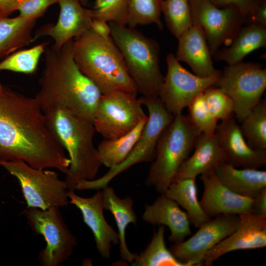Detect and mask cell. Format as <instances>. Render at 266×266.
I'll return each instance as SVG.
<instances>
[{
  "instance_id": "6da1fadb",
  "label": "cell",
  "mask_w": 266,
  "mask_h": 266,
  "mask_svg": "<svg viewBox=\"0 0 266 266\" xmlns=\"http://www.w3.org/2000/svg\"><path fill=\"white\" fill-rule=\"evenodd\" d=\"M50 130L34 98L2 87L0 92V160L22 161L66 174L70 160Z\"/></svg>"
},
{
  "instance_id": "7a4b0ae2",
  "label": "cell",
  "mask_w": 266,
  "mask_h": 266,
  "mask_svg": "<svg viewBox=\"0 0 266 266\" xmlns=\"http://www.w3.org/2000/svg\"><path fill=\"white\" fill-rule=\"evenodd\" d=\"M72 42L73 39L60 48L45 49L39 88L34 98L43 112L62 108L93 122L102 94L77 66Z\"/></svg>"
},
{
  "instance_id": "3957f363",
  "label": "cell",
  "mask_w": 266,
  "mask_h": 266,
  "mask_svg": "<svg viewBox=\"0 0 266 266\" xmlns=\"http://www.w3.org/2000/svg\"><path fill=\"white\" fill-rule=\"evenodd\" d=\"M43 112L50 130L70 160L65 180L68 190H75L81 181L95 179L101 164L94 144L93 122L62 108Z\"/></svg>"
},
{
  "instance_id": "277c9868",
  "label": "cell",
  "mask_w": 266,
  "mask_h": 266,
  "mask_svg": "<svg viewBox=\"0 0 266 266\" xmlns=\"http://www.w3.org/2000/svg\"><path fill=\"white\" fill-rule=\"evenodd\" d=\"M72 51L79 69L102 95L123 91L137 95L136 87L111 36L102 37L90 29L73 39Z\"/></svg>"
},
{
  "instance_id": "5b68a950",
  "label": "cell",
  "mask_w": 266,
  "mask_h": 266,
  "mask_svg": "<svg viewBox=\"0 0 266 266\" xmlns=\"http://www.w3.org/2000/svg\"><path fill=\"white\" fill-rule=\"evenodd\" d=\"M110 36L120 51L138 93L158 98L164 81L159 65L160 47L154 39L134 28L108 22Z\"/></svg>"
},
{
  "instance_id": "8992f818",
  "label": "cell",
  "mask_w": 266,
  "mask_h": 266,
  "mask_svg": "<svg viewBox=\"0 0 266 266\" xmlns=\"http://www.w3.org/2000/svg\"><path fill=\"white\" fill-rule=\"evenodd\" d=\"M201 133L189 116L182 113L174 116L158 141L155 157L145 180L146 186L163 194Z\"/></svg>"
},
{
  "instance_id": "52a82bcc",
  "label": "cell",
  "mask_w": 266,
  "mask_h": 266,
  "mask_svg": "<svg viewBox=\"0 0 266 266\" xmlns=\"http://www.w3.org/2000/svg\"><path fill=\"white\" fill-rule=\"evenodd\" d=\"M139 100L146 107L148 117L139 138L127 158L118 166L110 168L102 176L96 179L80 181L76 186V190L102 189L116 176L132 166L153 161L158 141L174 116L167 110L159 97H141Z\"/></svg>"
},
{
  "instance_id": "ba28073f",
  "label": "cell",
  "mask_w": 266,
  "mask_h": 266,
  "mask_svg": "<svg viewBox=\"0 0 266 266\" xmlns=\"http://www.w3.org/2000/svg\"><path fill=\"white\" fill-rule=\"evenodd\" d=\"M0 166L18 180L27 207L47 210L69 203L66 182L55 171L34 168L19 160H0Z\"/></svg>"
},
{
  "instance_id": "9c48e42d",
  "label": "cell",
  "mask_w": 266,
  "mask_h": 266,
  "mask_svg": "<svg viewBox=\"0 0 266 266\" xmlns=\"http://www.w3.org/2000/svg\"><path fill=\"white\" fill-rule=\"evenodd\" d=\"M214 86L232 100L235 118L241 123L261 100L266 88V69L252 63L228 65Z\"/></svg>"
},
{
  "instance_id": "30bf717a",
  "label": "cell",
  "mask_w": 266,
  "mask_h": 266,
  "mask_svg": "<svg viewBox=\"0 0 266 266\" xmlns=\"http://www.w3.org/2000/svg\"><path fill=\"white\" fill-rule=\"evenodd\" d=\"M23 213L32 230L42 235L46 242V246L38 255L41 266H58L71 256L77 240L66 224L59 207L47 210L26 207Z\"/></svg>"
},
{
  "instance_id": "8fae6325",
  "label": "cell",
  "mask_w": 266,
  "mask_h": 266,
  "mask_svg": "<svg viewBox=\"0 0 266 266\" xmlns=\"http://www.w3.org/2000/svg\"><path fill=\"white\" fill-rule=\"evenodd\" d=\"M136 95L123 91L102 95L93 119L96 131L106 139L121 137L147 117Z\"/></svg>"
},
{
  "instance_id": "7c38bea8",
  "label": "cell",
  "mask_w": 266,
  "mask_h": 266,
  "mask_svg": "<svg viewBox=\"0 0 266 266\" xmlns=\"http://www.w3.org/2000/svg\"><path fill=\"white\" fill-rule=\"evenodd\" d=\"M167 73L159 98L173 115L181 113L194 99L208 88L214 86L221 71L205 77L193 74L183 67L171 53L166 57Z\"/></svg>"
},
{
  "instance_id": "4fadbf2b",
  "label": "cell",
  "mask_w": 266,
  "mask_h": 266,
  "mask_svg": "<svg viewBox=\"0 0 266 266\" xmlns=\"http://www.w3.org/2000/svg\"><path fill=\"white\" fill-rule=\"evenodd\" d=\"M189 4L193 24L202 29L212 56L233 40L245 19L233 6L220 8L209 0H189Z\"/></svg>"
},
{
  "instance_id": "5bb4252c",
  "label": "cell",
  "mask_w": 266,
  "mask_h": 266,
  "mask_svg": "<svg viewBox=\"0 0 266 266\" xmlns=\"http://www.w3.org/2000/svg\"><path fill=\"white\" fill-rule=\"evenodd\" d=\"M238 215H221L209 219L188 239L174 243L169 249L187 266H201L206 253L237 228Z\"/></svg>"
},
{
  "instance_id": "9a60e30c",
  "label": "cell",
  "mask_w": 266,
  "mask_h": 266,
  "mask_svg": "<svg viewBox=\"0 0 266 266\" xmlns=\"http://www.w3.org/2000/svg\"><path fill=\"white\" fill-rule=\"evenodd\" d=\"M239 217L236 229L206 253L202 264L211 266L221 257L233 251L266 246V216L246 213Z\"/></svg>"
},
{
  "instance_id": "2e32d148",
  "label": "cell",
  "mask_w": 266,
  "mask_h": 266,
  "mask_svg": "<svg viewBox=\"0 0 266 266\" xmlns=\"http://www.w3.org/2000/svg\"><path fill=\"white\" fill-rule=\"evenodd\" d=\"M59 16L55 24H48L37 30L34 36H49L52 45L61 48L68 40L82 34L91 28L93 17L91 9L83 6L80 0H59Z\"/></svg>"
},
{
  "instance_id": "e0dca14e",
  "label": "cell",
  "mask_w": 266,
  "mask_h": 266,
  "mask_svg": "<svg viewBox=\"0 0 266 266\" xmlns=\"http://www.w3.org/2000/svg\"><path fill=\"white\" fill-rule=\"evenodd\" d=\"M214 133L226 163L239 168H259L266 165V150L248 144L233 116L217 125Z\"/></svg>"
},
{
  "instance_id": "ac0fdd59",
  "label": "cell",
  "mask_w": 266,
  "mask_h": 266,
  "mask_svg": "<svg viewBox=\"0 0 266 266\" xmlns=\"http://www.w3.org/2000/svg\"><path fill=\"white\" fill-rule=\"evenodd\" d=\"M200 178L203 186L200 204L210 218L221 215L251 213L253 199L231 191L220 181L214 171L200 175Z\"/></svg>"
},
{
  "instance_id": "d6986e66",
  "label": "cell",
  "mask_w": 266,
  "mask_h": 266,
  "mask_svg": "<svg viewBox=\"0 0 266 266\" xmlns=\"http://www.w3.org/2000/svg\"><path fill=\"white\" fill-rule=\"evenodd\" d=\"M67 195L69 203L80 210L84 222L91 230L98 252L103 258L109 259L112 244H119V238L104 218L101 191L99 190L90 198L81 197L74 190H68Z\"/></svg>"
},
{
  "instance_id": "ffe728a7",
  "label": "cell",
  "mask_w": 266,
  "mask_h": 266,
  "mask_svg": "<svg viewBox=\"0 0 266 266\" xmlns=\"http://www.w3.org/2000/svg\"><path fill=\"white\" fill-rule=\"evenodd\" d=\"M142 219L152 225L167 226L170 231L168 239L174 243L183 241L192 234L186 212L164 194H161L152 204L145 205Z\"/></svg>"
},
{
  "instance_id": "44dd1931",
  "label": "cell",
  "mask_w": 266,
  "mask_h": 266,
  "mask_svg": "<svg viewBox=\"0 0 266 266\" xmlns=\"http://www.w3.org/2000/svg\"><path fill=\"white\" fill-rule=\"evenodd\" d=\"M176 59L187 64L195 74L202 77L210 76L216 70L204 33L200 27L193 25L178 38Z\"/></svg>"
},
{
  "instance_id": "7402d4cb",
  "label": "cell",
  "mask_w": 266,
  "mask_h": 266,
  "mask_svg": "<svg viewBox=\"0 0 266 266\" xmlns=\"http://www.w3.org/2000/svg\"><path fill=\"white\" fill-rule=\"evenodd\" d=\"M194 152L181 165L174 179L196 178L214 171L219 165L226 162L224 152L215 133H201L194 146Z\"/></svg>"
},
{
  "instance_id": "603a6c76",
  "label": "cell",
  "mask_w": 266,
  "mask_h": 266,
  "mask_svg": "<svg viewBox=\"0 0 266 266\" xmlns=\"http://www.w3.org/2000/svg\"><path fill=\"white\" fill-rule=\"evenodd\" d=\"M214 172L224 185L243 197L253 199L266 188L265 170L236 167L226 162L218 166Z\"/></svg>"
},
{
  "instance_id": "cb8c5ba5",
  "label": "cell",
  "mask_w": 266,
  "mask_h": 266,
  "mask_svg": "<svg viewBox=\"0 0 266 266\" xmlns=\"http://www.w3.org/2000/svg\"><path fill=\"white\" fill-rule=\"evenodd\" d=\"M101 191L103 209L109 211L115 220L119 238L120 257L131 264L137 254L132 253L127 247L126 231L130 224L136 225L137 220L133 209V200L129 196L124 199L119 198L114 189L108 185Z\"/></svg>"
},
{
  "instance_id": "d4e9b609",
  "label": "cell",
  "mask_w": 266,
  "mask_h": 266,
  "mask_svg": "<svg viewBox=\"0 0 266 266\" xmlns=\"http://www.w3.org/2000/svg\"><path fill=\"white\" fill-rule=\"evenodd\" d=\"M229 47L218 50L213 55L228 65L242 62L249 53L266 45V28L249 24L241 27Z\"/></svg>"
},
{
  "instance_id": "484cf974",
  "label": "cell",
  "mask_w": 266,
  "mask_h": 266,
  "mask_svg": "<svg viewBox=\"0 0 266 266\" xmlns=\"http://www.w3.org/2000/svg\"><path fill=\"white\" fill-rule=\"evenodd\" d=\"M196 179H173L162 194L174 200L185 209L191 225L198 228L210 218L203 210L198 199Z\"/></svg>"
},
{
  "instance_id": "4316f807",
  "label": "cell",
  "mask_w": 266,
  "mask_h": 266,
  "mask_svg": "<svg viewBox=\"0 0 266 266\" xmlns=\"http://www.w3.org/2000/svg\"><path fill=\"white\" fill-rule=\"evenodd\" d=\"M36 20L0 17V60L34 42Z\"/></svg>"
},
{
  "instance_id": "83f0119b",
  "label": "cell",
  "mask_w": 266,
  "mask_h": 266,
  "mask_svg": "<svg viewBox=\"0 0 266 266\" xmlns=\"http://www.w3.org/2000/svg\"><path fill=\"white\" fill-rule=\"evenodd\" d=\"M148 117L128 133L113 139H104L100 143L97 150L101 165L110 168L124 161L139 138Z\"/></svg>"
},
{
  "instance_id": "f1b7e54d",
  "label": "cell",
  "mask_w": 266,
  "mask_h": 266,
  "mask_svg": "<svg viewBox=\"0 0 266 266\" xmlns=\"http://www.w3.org/2000/svg\"><path fill=\"white\" fill-rule=\"evenodd\" d=\"M164 226H159L154 232L151 242L145 250L137 255L131 264L134 266H187L172 254L166 245Z\"/></svg>"
},
{
  "instance_id": "f546056e",
  "label": "cell",
  "mask_w": 266,
  "mask_h": 266,
  "mask_svg": "<svg viewBox=\"0 0 266 266\" xmlns=\"http://www.w3.org/2000/svg\"><path fill=\"white\" fill-rule=\"evenodd\" d=\"M241 123L240 130L248 144L254 149L266 150V99H261Z\"/></svg>"
},
{
  "instance_id": "4dcf8cb0",
  "label": "cell",
  "mask_w": 266,
  "mask_h": 266,
  "mask_svg": "<svg viewBox=\"0 0 266 266\" xmlns=\"http://www.w3.org/2000/svg\"><path fill=\"white\" fill-rule=\"evenodd\" d=\"M161 10L169 31L177 38L193 25L189 0H162Z\"/></svg>"
},
{
  "instance_id": "1f68e13d",
  "label": "cell",
  "mask_w": 266,
  "mask_h": 266,
  "mask_svg": "<svg viewBox=\"0 0 266 266\" xmlns=\"http://www.w3.org/2000/svg\"><path fill=\"white\" fill-rule=\"evenodd\" d=\"M162 0H128L127 24L134 28L137 25L155 24L161 30Z\"/></svg>"
},
{
  "instance_id": "d6a6232c",
  "label": "cell",
  "mask_w": 266,
  "mask_h": 266,
  "mask_svg": "<svg viewBox=\"0 0 266 266\" xmlns=\"http://www.w3.org/2000/svg\"><path fill=\"white\" fill-rule=\"evenodd\" d=\"M46 45V43H44L13 53L0 62V70L33 73L37 69L40 57L44 53Z\"/></svg>"
},
{
  "instance_id": "836d02e7",
  "label": "cell",
  "mask_w": 266,
  "mask_h": 266,
  "mask_svg": "<svg viewBox=\"0 0 266 266\" xmlns=\"http://www.w3.org/2000/svg\"><path fill=\"white\" fill-rule=\"evenodd\" d=\"M91 10L93 19L127 24L128 0H96Z\"/></svg>"
},
{
  "instance_id": "e575fe53",
  "label": "cell",
  "mask_w": 266,
  "mask_h": 266,
  "mask_svg": "<svg viewBox=\"0 0 266 266\" xmlns=\"http://www.w3.org/2000/svg\"><path fill=\"white\" fill-rule=\"evenodd\" d=\"M187 107L191 121L201 133H214L218 120L208 109L203 93L197 96Z\"/></svg>"
},
{
  "instance_id": "d590c367",
  "label": "cell",
  "mask_w": 266,
  "mask_h": 266,
  "mask_svg": "<svg viewBox=\"0 0 266 266\" xmlns=\"http://www.w3.org/2000/svg\"><path fill=\"white\" fill-rule=\"evenodd\" d=\"M206 105L212 115L218 120H225L233 116L234 105L226 95L212 86L203 93Z\"/></svg>"
},
{
  "instance_id": "8d00e7d4",
  "label": "cell",
  "mask_w": 266,
  "mask_h": 266,
  "mask_svg": "<svg viewBox=\"0 0 266 266\" xmlns=\"http://www.w3.org/2000/svg\"><path fill=\"white\" fill-rule=\"evenodd\" d=\"M59 0H25L17 10L19 16L24 19L36 20L41 17L47 8Z\"/></svg>"
},
{
  "instance_id": "74e56055",
  "label": "cell",
  "mask_w": 266,
  "mask_h": 266,
  "mask_svg": "<svg viewBox=\"0 0 266 266\" xmlns=\"http://www.w3.org/2000/svg\"><path fill=\"white\" fill-rule=\"evenodd\" d=\"M217 7L233 6L246 18L255 11L259 2L256 0H209Z\"/></svg>"
},
{
  "instance_id": "f35d334b",
  "label": "cell",
  "mask_w": 266,
  "mask_h": 266,
  "mask_svg": "<svg viewBox=\"0 0 266 266\" xmlns=\"http://www.w3.org/2000/svg\"><path fill=\"white\" fill-rule=\"evenodd\" d=\"M251 213L260 216H266V188L262 189L253 199Z\"/></svg>"
},
{
  "instance_id": "ab89813d",
  "label": "cell",
  "mask_w": 266,
  "mask_h": 266,
  "mask_svg": "<svg viewBox=\"0 0 266 266\" xmlns=\"http://www.w3.org/2000/svg\"><path fill=\"white\" fill-rule=\"evenodd\" d=\"M249 18L250 24L266 28V0L259 2L254 12Z\"/></svg>"
},
{
  "instance_id": "60d3db41",
  "label": "cell",
  "mask_w": 266,
  "mask_h": 266,
  "mask_svg": "<svg viewBox=\"0 0 266 266\" xmlns=\"http://www.w3.org/2000/svg\"><path fill=\"white\" fill-rule=\"evenodd\" d=\"M25 0H0V17H8Z\"/></svg>"
},
{
  "instance_id": "b9f144b4",
  "label": "cell",
  "mask_w": 266,
  "mask_h": 266,
  "mask_svg": "<svg viewBox=\"0 0 266 266\" xmlns=\"http://www.w3.org/2000/svg\"><path fill=\"white\" fill-rule=\"evenodd\" d=\"M91 29L98 35L108 37L110 36L111 29L107 22L97 19H93Z\"/></svg>"
},
{
  "instance_id": "7bdbcfd3",
  "label": "cell",
  "mask_w": 266,
  "mask_h": 266,
  "mask_svg": "<svg viewBox=\"0 0 266 266\" xmlns=\"http://www.w3.org/2000/svg\"><path fill=\"white\" fill-rule=\"evenodd\" d=\"M81 3L83 4V5H84L86 2V0H80Z\"/></svg>"
},
{
  "instance_id": "ee69618b",
  "label": "cell",
  "mask_w": 266,
  "mask_h": 266,
  "mask_svg": "<svg viewBox=\"0 0 266 266\" xmlns=\"http://www.w3.org/2000/svg\"><path fill=\"white\" fill-rule=\"evenodd\" d=\"M258 2H261L264 1H266V0H256Z\"/></svg>"
},
{
  "instance_id": "f6af8a7d",
  "label": "cell",
  "mask_w": 266,
  "mask_h": 266,
  "mask_svg": "<svg viewBox=\"0 0 266 266\" xmlns=\"http://www.w3.org/2000/svg\"><path fill=\"white\" fill-rule=\"evenodd\" d=\"M2 87H3L0 84V92L2 90Z\"/></svg>"
}]
</instances>
